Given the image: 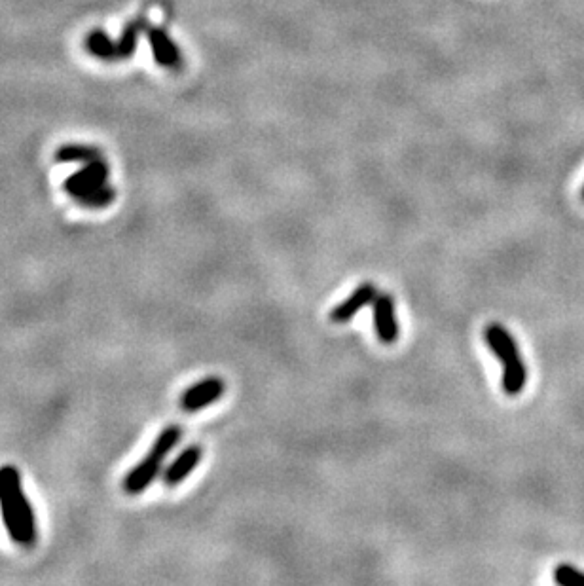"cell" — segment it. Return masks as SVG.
Returning <instances> with one entry per match:
<instances>
[{
	"label": "cell",
	"mask_w": 584,
	"mask_h": 586,
	"mask_svg": "<svg viewBox=\"0 0 584 586\" xmlns=\"http://www.w3.org/2000/svg\"><path fill=\"white\" fill-rule=\"evenodd\" d=\"M0 518L16 545L23 549H33L37 545V516L23 490L21 473L14 465L0 467Z\"/></svg>",
	"instance_id": "6da1fadb"
},
{
	"label": "cell",
	"mask_w": 584,
	"mask_h": 586,
	"mask_svg": "<svg viewBox=\"0 0 584 586\" xmlns=\"http://www.w3.org/2000/svg\"><path fill=\"white\" fill-rule=\"evenodd\" d=\"M484 340L503 367L501 389L507 397H518L528 385V365L511 330L501 323H490L484 329Z\"/></svg>",
	"instance_id": "7a4b0ae2"
},
{
	"label": "cell",
	"mask_w": 584,
	"mask_h": 586,
	"mask_svg": "<svg viewBox=\"0 0 584 586\" xmlns=\"http://www.w3.org/2000/svg\"><path fill=\"white\" fill-rule=\"evenodd\" d=\"M183 439L181 425H167L164 431L152 442L148 454L141 459L128 475L124 477L122 488L129 495H139L146 492L158 475L164 473L165 459L179 446Z\"/></svg>",
	"instance_id": "3957f363"
},
{
	"label": "cell",
	"mask_w": 584,
	"mask_h": 586,
	"mask_svg": "<svg viewBox=\"0 0 584 586\" xmlns=\"http://www.w3.org/2000/svg\"><path fill=\"white\" fill-rule=\"evenodd\" d=\"M143 31V21H133L129 23L124 31V35L118 40H110L105 33H93L92 37L88 38V48L93 55L101 57V59H109V61H118V59H126L131 57L135 52L137 46V38L139 33Z\"/></svg>",
	"instance_id": "277c9868"
},
{
	"label": "cell",
	"mask_w": 584,
	"mask_h": 586,
	"mask_svg": "<svg viewBox=\"0 0 584 586\" xmlns=\"http://www.w3.org/2000/svg\"><path fill=\"white\" fill-rule=\"evenodd\" d=\"M372 323L378 340L385 346H393L401 338L395 298L391 294L378 293L376 300L372 302Z\"/></svg>",
	"instance_id": "5b68a950"
},
{
	"label": "cell",
	"mask_w": 584,
	"mask_h": 586,
	"mask_svg": "<svg viewBox=\"0 0 584 586\" xmlns=\"http://www.w3.org/2000/svg\"><path fill=\"white\" fill-rule=\"evenodd\" d=\"M226 393V384L219 376H207L200 382L190 385L188 389H184L181 395V410L188 412V414H196L205 408H209L211 404L217 403Z\"/></svg>",
	"instance_id": "8992f818"
},
{
	"label": "cell",
	"mask_w": 584,
	"mask_h": 586,
	"mask_svg": "<svg viewBox=\"0 0 584 586\" xmlns=\"http://www.w3.org/2000/svg\"><path fill=\"white\" fill-rule=\"evenodd\" d=\"M107 181H109V165L105 164L103 158H99V160L84 164V167L71 175L63 186L71 198L80 200L82 196L105 186Z\"/></svg>",
	"instance_id": "52a82bcc"
},
{
	"label": "cell",
	"mask_w": 584,
	"mask_h": 586,
	"mask_svg": "<svg viewBox=\"0 0 584 586\" xmlns=\"http://www.w3.org/2000/svg\"><path fill=\"white\" fill-rule=\"evenodd\" d=\"M378 293L380 291L372 281L361 283L353 293L347 296L344 302H340L338 306H334L330 310V321L336 323V325H346L351 319H355L359 313L363 312L365 308L372 306V302L376 300Z\"/></svg>",
	"instance_id": "ba28073f"
},
{
	"label": "cell",
	"mask_w": 584,
	"mask_h": 586,
	"mask_svg": "<svg viewBox=\"0 0 584 586\" xmlns=\"http://www.w3.org/2000/svg\"><path fill=\"white\" fill-rule=\"evenodd\" d=\"M201 459H203V448L200 444L186 446L183 452L165 467L164 473H162L165 486L175 488V486L183 484L184 480L198 469Z\"/></svg>",
	"instance_id": "9c48e42d"
},
{
	"label": "cell",
	"mask_w": 584,
	"mask_h": 586,
	"mask_svg": "<svg viewBox=\"0 0 584 586\" xmlns=\"http://www.w3.org/2000/svg\"><path fill=\"white\" fill-rule=\"evenodd\" d=\"M148 42L152 48V54L160 65L167 69H175L181 65V52L177 44L167 37V33L162 29H150L148 31Z\"/></svg>",
	"instance_id": "30bf717a"
},
{
	"label": "cell",
	"mask_w": 584,
	"mask_h": 586,
	"mask_svg": "<svg viewBox=\"0 0 584 586\" xmlns=\"http://www.w3.org/2000/svg\"><path fill=\"white\" fill-rule=\"evenodd\" d=\"M103 158L97 148L84 147V145H67L55 152V160L59 164H88L93 160Z\"/></svg>",
	"instance_id": "8fae6325"
},
{
	"label": "cell",
	"mask_w": 584,
	"mask_h": 586,
	"mask_svg": "<svg viewBox=\"0 0 584 586\" xmlns=\"http://www.w3.org/2000/svg\"><path fill=\"white\" fill-rule=\"evenodd\" d=\"M114 200H116V188H114V186H109V184H105V186L93 190L90 194L82 196V198L76 200V202L80 203V205H84V207H88V209H105V207H109L110 203L114 202Z\"/></svg>",
	"instance_id": "7c38bea8"
},
{
	"label": "cell",
	"mask_w": 584,
	"mask_h": 586,
	"mask_svg": "<svg viewBox=\"0 0 584 586\" xmlns=\"http://www.w3.org/2000/svg\"><path fill=\"white\" fill-rule=\"evenodd\" d=\"M552 579L558 586H584V571L571 564H560L554 569Z\"/></svg>",
	"instance_id": "4fadbf2b"
},
{
	"label": "cell",
	"mask_w": 584,
	"mask_h": 586,
	"mask_svg": "<svg viewBox=\"0 0 584 586\" xmlns=\"http://www.w3.org/2000/svg\"><path fill=\"white\" fill-rule=\"evenodd\" d=\"M583 200H584V186H583Z\"/></svg>",
	"instance_id": "5bb4252c"
}]
</instances>
